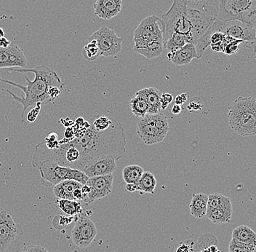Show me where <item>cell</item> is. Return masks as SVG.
<instances>
[{
  "mask_svg": "<svg viewBox=\"0 0 256 252\" xmlns=\"http://www.w3.org/2000/svg\"><path fill=\"white\" fill-rule=\"evenodd\" d=\"M217 252H222V251H218V250Z\"/></svg>",
  "mask_w": 256,
  "mask_h": 252,
  "instance_id": "cell-55",
  "label": "cell"
},
{
  "mask_svg": "<svg viewBox=\"0 0 256 252\" xmlns=\"http://www.w3.org/2000/svg\"><path fill=\"white\" fill-rule=\"evenodd\" d=\"M162 22L164 27V42L163 44L174 33H178L185 37L187 43H192L191 22L188 16V9L182 0H174L169 11L162 16Z\"/></svg>",
  "mask_w": 256,
  "mask_h": 252,
  "instance_id": "cell-5",
  "label": "cell"
},
{
  "mask_svg": "<svg viewBox=\"0 0 256 252\" xmlns=\"http://www.w3.org/2000/svg\"><path fill=\"white\" fill-rule=\"evenodd\" d=\"M218 19L241 21L256 27V0H220Z\"/></svg>",
  "mask_w": 256,
  "mask_h": 252,
  "instance_id": "cell-6",
  "label": "cell"
},
{
  "mask_svg": "<svg viewBox=\"0 0 256 252\" xmlns=\"http://www.w3.org/2000/svg\"><path fill=\"white\" fill-rule=\"evenodd\" d=\"M44 145L49 150H52L60 147L59 144L58 136L55 132L51 133L44 139Z\"/></svg>",
  "mask_w": 256,
  "mask_h": 252,
  "instance_id": "cell-38",
  "label": "cell"
},
{
  "mask_svg": "<svg viewBox=\"0 0 256 252\" xmlns=\"http://www.w3.org/2000/svg\"><path fill=\"white\" fill-rule=\"evenodd\" d=\"M64 136H65V139H68V140L72 141L74 139V132L72 126L67 127L65 133H64Z\"/></svg>",
  "mask_w": 256,
  "mask_h": 252,
  "instance_id": "cell-43",
  "label": "cell"
},
{
  "mask_svg": "<svg viewBox=\"0 0 256 252\" xmlns=\"http://www.w3.org/2000/svg\"><path fill=\"white\" fill-rule=\"evenodd\" d=\"M182 112V106L180 105H177V104H174V106H172V109H171V113L172 114V115H179V114L180 113V112Z\"/></svg>",
  "mask_w": 256,
  "mask_h": 252,
  "instance_id": "cell-47",
  "label": "cell"
},
{
  "mask_svg": "<svg viewBox=\"0 0 256 252\" xmlns=\"http://www.w3.org/2000/svg\"><path fill=\"white\" fill-rule=\"evenodd\" d=\"M44 252H48V251H47V250L44 249Z\"/></svg>",
  "mask_w": 256,
  "mask_h": 252,
  "instance_id": "cell-54",
  "label": "cell"
},
{
  "mask_svg": "<svg viewBox=\"0 0 256 252\" xmlns=\"http://www.w3.org/2000/svg\"><path fill=\"white\" fill-rule=\"evenodd\" d=\"M200 99V98L196 97V102H195V98H193L191 102H190V104H188V107H188V110L190 111L201 110V109L202 108V104L201 100L198 102Z\"/></svg>",
  "mask_w": 256,
  "mask_h": 252,
  "instance_id": "cell-42",
  "label": "cell"
},
{
  "mask_svg": "<svg viewBox=\"0 0 256 252\" xmlns=\"http://www.w3.org/2000/svg\"><path fill=\"white\" fill-rule=\"evenodd\" d=\"M232 239L244 243L256 244V234L252 229L246 225L236 227L232 232Z\"/></svg>",
  "mask_w": 256,
  "mask_h": 252,
  "instance_id": "cell-25",
  "label": "cell"
},
{
  "mask_svg": "<svg viewBox=\"0 0 256 252\" xmlns=\"http://www.w3.org/2000/svg\"><path fill=\"white\" fill-rule=\"evenodd\" d=\"M184 104L183 99H182V96L180 95H178L176 96L175 99V104H177V105L182 106Z\"/></svg>",
  "mask_w": 256,
  "mask_h": 252,
  "instance_id": "cell-51",
  "label": "cell"
},
{
  "mask_svg": "<svg viewBox=\"0 0 256 252\" xmlns=\"http://www.w3.org/2000/svg\"><path fill=\"white\" fill-rule=\"evenodd\" d=\"M217 245L214 244L209 245V246L206 247V248H202V249L200 250V252H217Z\"/></svg>",
  "mask_w": 256,
  "mask_h": 252,
  "instance_id": "cell-49",
  "label": "cell"
},
{
  "mask_svg": "<svg viewBox=\"0 0 256 252\" xmlns=\"http://www.w3.org/2000/svg\"><path fill=\"white\" fill-rule=\"evenodd\" d=\"M244 41L239 40H232L230 43L226 44L224 46L223 53L228 56H232L238 53L240 50V46Z\"/></svg>",
  "mask_w": 256,
  "mask_h": 252,
  "instance_id": "cell-37",
  "label": "cell"
},
{
  "mask_svg": "<svg viewBox=\"0 0 256 252\" xmlns=\"http://www.w3.org/2000/svg\"><path fill=\"white\" fill-rule=\"evenodd\" d=\"M12 71L18 72V73L32 72L35 75L34 80L33 81H31L28 78L25 76L26 86H22L14 82L0 78V82L2 83L20 88L25 94L24 97H19L10 90L4 89L8 94L12 96V99L14 101L23 105V112L20 115L22 123H24L25 121V112L28 107L36 106L38 104L40 105L48 104V103L52 102L48 95V91L50 87L58 86L64 88V83L60 80L57 73L46 66H39V67H35L34 68L32 67L30 69H14Z\"/></svg>",
  "mask_w": 256,
  "mask_h": 252,
  "instance_id": "cell-2",
  "label": "cell"
},
{
  "mask_svg": "<svg viewBox=\"0 0 256 252\" xmlns=\"http://www.w3.org/2000/svg\"><path fill=\"white\" fill-rule=\"evenodd\" d=\"M188 16L191 22V35L192 44L195 45L198 40L208 31L214 24L216 18L204 15L198 11L188 9Z\"/></svg>",
  "mask_w": 256,
  "mask_h": 252,
  "instance_id": "cell-15",
  "label": "cell"
},
{
  "mask_svg": "<svg viewBox=\"0 0 256 252\" xmlns=\"http://www.w3.org/2000/svg\"><path fill=\"white\" fill-rule=\"evenodd\" d=\"M89 43L82 49V56L86 60L94 62L100 57V51L95 40H88Z\"/></svg>",
  "mask_w": 256,
  "mask_h": 252,
  "instance_id": "cell-31",
  "label": "cell"
},
{
  "mask_svg": "<svg viewBox=\"0 0 256 252\" xmlns=\"http://www.w3.org/2000/svg\"><path fill=\"white\" fill-rule=\"evenodd\" d=\"M130 106L134 116L142 118L146 115L148 103L144 89L139 90L136 93L135 96L130 102Z\"/></svg>",
  "mask_w": 256,
  "mask_h": 252,
  "instance_id": "cell-23",
  "label": "cell"
},
{
  "mask_svg": "<svg viewBox=\"0 0 256 252\" xmlns=\"http://www.w3.org/2000/svg\"><path fill=\"white\" fill-rule=\"evenodd\" d=\"M188 95H190L188 93H187V94L186 93H184V94H180V96H182V99H183L184 103L186 102L187 99H188Z\"/></svg>",
  "mask_w": 256,
  "mask_h": 252,
  "instance_id": "cell-52",
  "label": "cell"
},
{
  "mask_svg": "<svg viewBox=\"0 0 256 252\" xmlns=\"http://www.w3.org/2000/svg\"><path fill=\"white\" fill-rule=\"evenodd\" d=\"M232 213H233V207H232L231 200L230 197H228L222 204L206 213V217L214 224H228L231 221Z\"/></svg>",
  "mask_w": 256,
  "mask_h": 252,
  "instance_id": "cell-20",
  "label": "cell"
},
{
  "mask_svg": "<svg viewBox=\"0 0 256 252\" xmlns=\"http://www.w3.org/2000/svg\"><path fill=\"white\" fill-rule=\"evenodd\" d=\"M160 100L170 104L174 101V96L171 94H167V93H164V94H162Z\"/></svg>",
  "mask_w": 256,
  "mask_h": 252,
  "instance_id": "cell-44",
  "label": "cell"
},
{
  "mask_svg": "<svg viewBox=\"0 0 256 252\" xmlns=\"http://www.w3.org/2000/svg\"><path fill=\"white\" fill-rule=\"evenodd\" d=\"M95 40L100 56L114 57L121 51L123 39L116 32L107 27H103L94 32L88 40Z\"/></svg>",
  "mask_w": 256,
  "mask_h": 252,
  "instance_id": "cell-9",
  "label": "cell"
},
{
  "mask_svg": "<svg viewBox=\"0 0 256 252\" xmlns=\"http://www.w3.org/2000/svg\"><path fill=\"white\" fill-rule=\"evenodd\" d=\"M230 128L240 136L256 134V102L252 97H238L230 106L228 112Z\"/></svg>",
  "mask_w": 256,
  "mask_h": 252,
  "instance_id": "cell-4",
  "label": "cell"
},
{
  "mask_svg": "<svg viewBox=\"0 0 256 252\" xmlns=\"http://www.w3.org/2000/svg\"><path fill=\"white\" fill-rule=\"evenodd\" d=\"M256 244L254 243H244L238 240L232 239L228 245L230 252H254Z\"/></svg>",
  "mask_w": 256,
  "mask_h": 252,
  "instance_id": "cell-33",
  "label": "cell"
},
{
  "mask_svg": "<svg viewBox=\"0 0 256 252\" xmlns=\"http://www.w3.org/2000/svg\"><path fill=\"white\" fill-rule=\"evenodd\" d=\"M208 196L207 213L222 204L228 197L218 193L210 194Z\"/></svg>",
  "mask_w": 256,
  "mask_h": 252,
  "instance_id": "cell-34",
  "label": "cell"
},
{
  "mask_svg": "<svg viewBox=\"0 0 256 252\" xmlns=\"http://www.w3.org/2000/svg\"><path fill=\"white\" fill-rule=\"evenodd\" d=\"M186 7L202 14L218 19L220 0H182Z\"/></svg>",
  "mask_w": 256,
  "mask_h": 252,
  "instance_id": "cell-17",
  "label": "cell"
},
{
  "mask_svg": "<svg viewBox=\"0 0 256 252\" xmlns=\"http://www.w3.org/2000/svg\"><path fill=\"white\" fill-rule=\"evenodd\" d=\"M44 248L39 245H28L20 248L17 252H44Z\"/></svg>",
  "mask_w": 256,
  "mask_h": 252,
  "instance_id": "cell-41",
  "label": "cell"
},
{
  "mask_svg": "<svg viewBox=\"0 0 256 252\" xmlns=\"http://www.w3.org/2000/svg\"><path fill=\"white\" fill-rule=\"evenodd\" d=\"M212 27L214 32L225 34L233 39L256 43V27L241 21H223L216 19Z\"/></svg>",
  "mask_w": 256,
  "mask_h": 252,
  "instance_id": "cell-7",
  "label": "cell"
},
{
  "mask_svg": "<svg viewBox=\"0 0 256 252\" xmlns=\"http://www.w3.org/2000/svg\"><path fill=\"white\" fill-rule=\"evenodd\" d=\"M136 131L139 138L146 145H153L162 142L168 134L156 128L152 115L148 114L138 122Z\"/></svg>",
  "mask_w": 256,
  "mask_h": 252,
  "instance_id": "cell-13",
  "label": "cell"
},
{
  "mask_svg": "<svg viewBox=\"0 0 256 252\" xmlns=\"http://www.w3.org/2000/svg\"><path fill=\"white\" fill-rule=\"evenodd\" d=\"M194 59H198L194 45L186 43L183 47L172 52H169L167 59L176 66H184L188 64Z\"/></svg>",
  "mask_w": 256,
  "mask_h": 252,
  "instance_id": "cell-19",
  "label": "cell"
},
{
  "mask_svg": "<svg viewBox=\"0 0 256 252\" xmlns=\"http://www.w3.org/2000/svg\"><path fill=\"white\" fill-rule=\"evenodd\" d=\"M23 235V228L14 221L11 213L0 208V252H10L16 237Z\"/></svg>",
  "mask_w": 256,
  "mask_h": 252,
  "instance_id": "cell-8",
  "label": "cell"
},
{
  "mask_svg": "<svg viewBox=\"0 0 256 252\" xmlns=\"http://www.w3.org/2000/svg\"><path fill=\"white\" fill-rule=\"evenodd\" d=\"M82 184L73 180H64L54 186V193L56 198L75 200L73 197L74 191L81 189Z\"/></svg>",
  "mask_w": 256,
  "mask_h": 252,
  "instance_id": "cell-21",
  "label": "cell"
},
{
  "mask_svg": "<svg viewBox=\"0 0 256 252\" xmlns=\"http://www.w3.org/2000/svg\"><path fill=\"white\" fill-rule=\"evenodd\" d=\"M58 207L67 216H75L82 213V205L78 200L58 199L56 200Z\"/></svg>",
  "mask_w": 256,
  "mask_h": 252,
  "instance_id": "cell-26",
  "label": "cell"
},
{
  "mask_svg": "<svg viewBox=\"0 0 256 252\" xmlns=\"http://www.w3.org/2000/svg\"><path fill=\"white\" fill-rule=\"evenodd\" d=\"M186 43L187 41L185 37L178 33H174L172 36L163 44V46L170 52H172V51L180 49V48L185 46Z\"/></svg>",
  "mask_w": 256,
  "mask_h": 252,
  "instance_id": "cell-30",
  "label": "cell"
},
{
  "mask_svg": "<svg viewBox=\"0 0 256 252\" xmlns=\"http://www.w3.org/2000/svg\"><path fill=\"white\" fill-rule=\"evenodd\" d=\"M144 172L143 168L137 165H130L124 167L122 171V177L126 184H138Z\"/></svg>",
  "mask_w": 256,
  "mask_h": 252,
  "instance_id": "cell-27",
  "label": "cell"
},
{
  "mask_svg": "<svg viewBox=\"0 0 256 252\" xmlns=\"http://www.w3.org/2000/svg\"><path fill=\"white\" fill-rule=\"evenodd\" d=\"M122 7V0H96L95 15L104 20H111L118 15Z\"/></svg>",
  "mask_w": 256,
  "mask_h": 252,
  "instance_id": "cell-16",
  "label": "cell"
},
{
  "mask_svg": "<svg viewBox=\"0 0 256 252\" xmlns=\"http://www.w3.org/2000/svg\"><path fill=\"white\" fill-rule=\"evenodd\" d=\"M82 200L81 202H84L86 204H90L95 201L96 192L92 187H90L87 184L82 185L81 188Z\"/></svg>",
  "mask_w": 256,
  "mask_h": 252,
  "instance_id": "cell-36",
  "label": "cell"
},
{
  "mask_svg": "<svg viewBox=\"0 0 256 252\" xmlns=\"http://www.w3.org/2000/svg\"><path fill=\"white\" fill-rule=\"evenodd\" d=\"M41 183L44 187H52L64 180H70L72 168L60 166L56 162L46 160L38 167Z\"/></svg>",
  "mask_w": 256,
  "mask_h": 252,
  "instance_id": "cell-11",
  "label": "cell"
},
{
  "mask_svg": "<svg viewBox=\"0 0 256 252\" xmlns=\"http://www.w3.org/2000/svg\"><path fill=\"white\" fill-rule=\"evenodd\" d=\"M40 110H41V105L38 104L34 108L32 109L30 112L27 113L26 117L25 120L27 123H34L35 120L38 118L39 115Z\"/></svg>",
  "mask_w": 256,
  "mask_h": 252,
  "instance_id": "cell-39",
  "label": "cell"
},
{
  "mask_svg": "<svg viewBox=\"0 0 256 252\" xmlns=\"http://www.w3.org/2000/svg\"><path fill=\"white\" fill-rule=\"evenodd\" d=\"M73 197L75 200L81 202L82 200V192L81 189H76L73 192Z\"/></svg>",
  "mask_w": 256,
  "mask_h": 252,
  "instance_id": "cell-50",
  "label": "cell"
},
{
  "mask_svg": "<svg viewBox=\"0 0 256 252\" xmlns=\"http://www.w3.org/2000/svg\"><path fill=\"white\" fill-rule=\"evenodd\" d=\"M113 180V174L104 175L89 178L86 184L94 188L96 192V199L99 200L111 193Z\"/></svg>",
  "mask_w": 256,
  "mask_h": 252,
  "instance_id": "cell-18",
  "label": "cell"
},
{
  "mask_svg": "<svg viewBox=\"0 0 256 252\" xmlns=\"http://www.w3.org/2000/svg\"><path fill=\"white\" fill-rule=\"evenodd\" d=\"M27 59L23 50L10 43L7 48H0V69L19 67L25 68Z\"/></svg>",
  "mask_w": 256,
  "mask_h": 252,
  "instance_id": "cell-14",
  "label": "cell"
},
{
  "mask_svg": "<svg viewBox=\"0 0 256 252\" xmlns=\"http://www.w3.org/2000/svg\"><path fill=\"white\" fill-rule=\"evenodd\" d=\"M134 52L148 59L163 54L164 27L161 19L150 16L143 19L134 32Z\"/></svg>",
  "mask_w": 256,
  "mask_h": 252,
  "instance_id": "cell-3",
  "label": "cell"
},
{
  "mask_svg": "<svg viewBox=\"0 0 256 252\" xmlns=\"http://www.w3.org/2000/svg\"><path fill=\"white\" fill-rule=\"evenodd\" d=\"M140 191H143L146 193H154V189L156 186V179L153 173L151 172H144L140 180L138 183Z\"/></svg>",
  "mask_w": 256,
  "mask_h": 252,
  "instance_id": "cell-28",
  "label": "cell"
},
{
  "mask_svg": "<svg viewBox=\"0 0 256 252\" xmlns=\"http://www.w3.org/2000/svg\"><path fill=\"white\" fill-rule=\"evenodd\" d=\"M176 252H192L191 247L190 245L186 244V243H182L178 247L177 249H176Z\"/></svg>",
  "mask_w": 256,
  "mask_h": 252,
  "instance_id": "cell-45",
  "label": "cell"
},
{
  "mask_svg": "<svg viewBox=\"0 0 256 252\" xmlns=\"http://www.w3.org/2000/svg\"><path fill=\"white\" fill-rule=\"evenodd\" d=\"M208 195L204 193L194 194L190 203V213L198 219L206 217L207 213Z\"/></svg>",
  "mask_w": 256,
  "mask_h": 252,
  "instance_id": "cell-22",
  "label": "cell"
},
{
  "mask_svg": "<svg viewBox=\"0 0 256 252\" xmlns=\"http://www.w3.org/2000/svg\"><path fill=\"white\" fill-rule=\"evenodd\" d=\"M116 161L112 155H98L90 159L81 171L89 178L112 174L116 169Z\"/></svg>",
  "mask_w": 256,
  "mask_h": 252,
  "instance_id": "cell-12",
  "label": "cell"
},
{
  "mask_svg": "<svg viewBox=\"0 0 256 252\" xmlns=\"http://www.w3.org/2000/svg\"><path fill=\"white\" fill-rule=\"evenodd\" d=\"M64 91V88H60L58 86H51L50 87L48 91V95L49 96L51 102H54L55 99H58V96L62 94V91Z\"/></svg>",
  "mask_w": 256,
  "mask_h": 252,
  "instance_id": "cell-40",
  "label": "cell"
},
{
  "mask_svg": "<svg viewBox=\"0 0 256 252\" xmlns=\"http://www.w3.org/2000/svg\"><path fill=\"white\" fill-rule=\"evenodd\" d=\"M146 96L147 103H148V110L147 113L148 115L160 113L161 111L160 107V99H161V93L159 90L154 87L144 88Z\"/></svg>",
  "mask_w": 256,
  "mask_h": 252,
  "instance_id": "cell-24",
  "label": "cell"
},
{
  "mask_svg": "<svg viewBox=\"0 0 256 252\" xmlns=\"http://www.w3.org/2000/svg\"><path fill=\"white\" fill-rule=\"evenodd\" d=\"M89 123L94 130L102 132L110 128L113 123V118H108L104 115H95L90 119Z\"/></svg>",
  "mask_w": 256,
  "mask_h": 252,
  "instance_id": "cell-29",
  "label": "cell"
},
{
  "mask_svg": "<svg viewBox=\"0 0 256 252\" xmlns=\"http://www.w3.org/2000/svg\"><path fill=\"white\" fill-rule=\"evenodd\" d=\"M75 216L57 215L52 219V224L54 228L58 229V230H62V229H65L68 224H71Z\"/></svg>",
  "mask_w": 256,
  "mask_h": 252,
  "instance_id": "cell-35",
  "label": "cell"
},
{
  "mask_svg": "<svg viewBox=\"0 0 256 252\" xmlns=\"http://www.w3.org/2000/svg\"><path fill=\"white\" fill-rule=\"evenodd\" d=\"M126 188V190L130 192H136V191H140L138 184H134V183H131V184H127Z\"/></svg>",
  "mask_w": 256,
  "mask_h": 252,
  "instance_id": "cell-46",
  "label": "cell"
},
{
  "mask_svg": "<svg viewBox=\"0 0 256 252\" xmlns=\"http://www.w3.org/2000/svg\"><path fill=\"white\" fill-rule=\"evenodd\" d=\"M72 145L79 150L80 159L76 169H82L90 159L98 155H112L120 160L126 152V139L124 128L118 120L106 131L98 132L90 126L79 138L71 141Z\"/></svg>",
  "mask_w": 256,
  "mask_h": 252,
  "instance_id": "cell-1",
  "label": "cell"
},
{
  "mask_svg": "<svg viewBox=\"0 0 256 252\" xmlns=\"http://www.w3.org/2000/svg\"><path fill=\"white\" fill-rule=\"evenodd\" d=\"M65 158L66 160L67 167L76 168V165L80 159V153L79 150L72 145L71 141L68 142V147L66 150Z\"/></svg>",
  "mask_w": 256,
  "mask_h": 252,
  "instance_id": "cell-32",
  "label": "cell"
},
{
  "mask_svg": "<svg viewBox=\"0 0 256 252\" xmlns=\"http://www.w3.org/2000/svg\"><path fill=\"white\" fill-rule=\"evenodd\" d=\"M11 42L6 38H0V48H7L10 45Z\"/></svg>",
  "mask_w": 256,
  "mask_h": 252,
  "instance_id": "cell-48",
  "label": "cell"
},
{
  "mask_svg": "<svg viewBox=\"0 0 256 252\" xmlns=\"http://www.w3.org/2000/svg\"><path fill=\"white\" fill-rule=\"evenodd\" d=\"M4 32L2 29L0 28V38H4Z\"/></svg>",
  "mask_w": 256,
  "mask_h": 252,
  "instance_id": "cell-53",
  "label": "cell"
},
{
  "mask_svg": "<svg viewBox=\"0 0 256 252\" xmlns=\"http://www.w3.org/2000/svg\"><path fill=\"white\" fill-rule=\"evenodd\" d=\"M74 227L72 229V240L80 248H86L94 241L98 231L95 223L86 216L84 213L75 216Z\"/></svg>",
  "mask_w": 256,
  "mask_h": 252,
  "instance_id": "cell-10",
  "label": "cell"
}]
</instances>
